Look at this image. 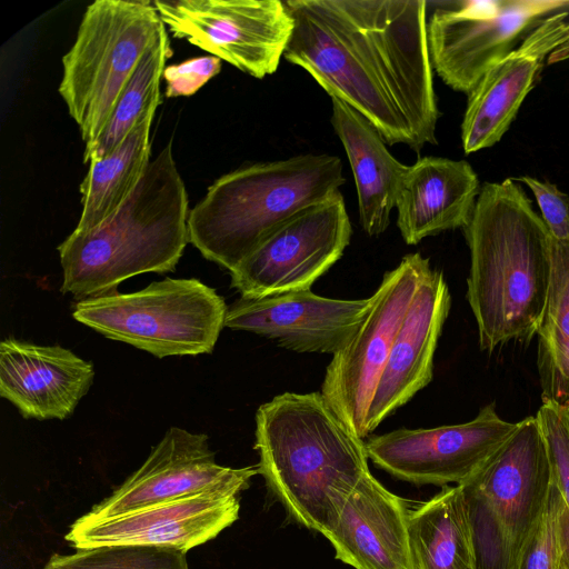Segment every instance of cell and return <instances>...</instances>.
Instances as JSON below:
<instances>
[{
	"mask_svg": "<svg viewBox=\"0 0 569 569\" xmlns=\"http://www.w3.org/2000/svg\"><path fill=\"white\" fill-rule=\"evenodd\" d=\"M284 59L361 113L390 146L436 144L440 116L426 0H287Z\"/></svg>",
	"mask_w": 569,
	"mask_h": 569,
	"instance_id": "cell-1",
	"label": "cell"
},
{
	"mask_svg": "<svg viewBox=\"0 0 569 569\" xmlns=\"http://www.w3.org/2000/svg\"><path fill=\"white\" fill-rule=\"evenodd\" d=\"M470 250L467 300L479 345L492 352L538 332L551 277L552 237L519 182H485L463 228Z\"/></svg>",
	"mask_w": 569,
	"mask_h": 569,
	"instance_id": "cell-2",
	"label": "cell"
},
{
	"mask_svg": "<svg viewBox=\"0 0 569 569\" xmlns=\"http://www.w3.org/2000/svg\"><path fill=\"white\" fill-rule=\"evenodd\" d=\"M259 473L298 523L320 533L370 472L366 443L321 392H284L256 412Z\"/></svg>",
	"mask_w": 569,
	"mask_h": 569,
	"instance_id": "cell-3",
	"label": "cell"
},
{
	"mask_svg": "<svg viewBox=\"0 0 569 569\" xmlns=\"http://www.w3.org/2000/svg\"><path fill=\"white\" fill-rule=\"evenodd\" d=\"M188 194L170 141L124 202L96 227L58 247L63 293L86 299L137 274L172 271L189 242Z\"/></svg>",
	"mask_w": 569,
	"mask_h": 569,
	"instance_id": "cell-4",
	"label": "cell"
},
{
	"mask_svg": "<svg viewBox=\"0 0 569 569\" xmlns=\"http://www.w3.org/2000/svg\"><path fill=\"white\" fill-rule=\"evenodd\" d=\"M346 182L341 159L300 154L239 168L217 179L189 212V242L232 271L279 227Z\"/></svg>",
	"mask_w": 569,
	"mask_h": 569,
	"instance_id": "cell-5",
	"label": "cell"
},
{
	"mask_svg": "<svg viewBox=\"0 0 569 569\" xmlns=\"http://www.w3.org/2000/svg\"><path fill=\"white\" fill-rule=\"evenodd\" d=\"M166 29L152 1L96 0L62 58L59 93L86 146L101 133L146 52Z\"/></svg>",
	"mask_w": 569,
	"mask_h": 569,
	"instance_id": "cell-6",
	"label": "cell"
},
{
	"mask_svg": "<svg viewBox=\"0 0 569 569\" xmlns=\"http://www.w3.org/2000/svg\"><path fill=\"white\" fill-rule=\"evenodd\" d=\"M228 307L198 279L166 278L146 288L80 299L72 316L98 333L158 358L211 353Z\"/></svg>",
	"mask_w": 569,
	"mask_h": 569,
	"instance_id": "cell-7",
	"label": "cell"
},
{
	"mask_svg": "<svg viewBox=\"0 0 569 569\" xmlns=\"http://www.w3.org/2000/svg\"><path fill=\"white\" fill-rule=\"evenodd\" d=\"M569 11L567 0H471L437 8L427 22L433 70L468 94L482 76L549 14Z\"/></svg>",
	"mask_w": 569,
	"mask_h": 569,
	"instance_id": "cell-8",
	"label": "cell"
},
{
	"mask_svg": "<svg viewBox=\"0 0 569 569\" xmlns=\"http://www.w3.org/2000/svg\"><path fill=\"white\" fill-rule=\"evenodd\" d=\"M429 268V259L416 252L386 272L366 319L327 366L320 392L361 439L368 436L369 408L393 340Z\"/></svg>",
	"mask_w": 569,
	"mask_h": 569,
	"instance_id": "cell-9",
	"label": "cell"
},
{
	"mask_svg": "<svg viewBox=\"0 0 569 569\" xmlns=\"http://www.w3.org/2000/svg\"><path fill=\"white\" fill-rule=\"evenodd\" d=\"M173 37L257 79L277 71L293 31L280 0H154Z\"/></svg>",
	"mask_w": 569,
	"mask_h": 569,
	"instance_id": "cell-10",
	"label": "cell"
},
{
	"mask_svg": "<svg viewBox=\"0 0 569 569\" xmlns=\"http://www.w3.org/2000/svg\"><path fill=\"white\" fill-rule=\"evenodd\" d=\"M351 234L343 196L336 191L261 242L230 271L231 287L244 298L310 289L342 257Z\"/></svg>",
	"mask_w": 569,
	"mask_h": 569,
	"instance_id": "cell-11",
	"label": "cell"
},
{
	"mask_svg": "<svg viewBox=\"0 0 569 569\" xmlns=\"http://www.w3.org/2000/svg\"><path fill=\"white\" fill-rule=\"evenodd\" d=\"M518 422L502 419L495 403L472 420L436 428H401L373 436L366 443L380 469L415 485L448 486L468 481L509 439Z\"/></svg>",
	"mask_w": 569,
	"mask_h": 569,
	"instance_id": "cell-12",
	"label": "cell"
},
{
	"mask_svg": "<svg viewBox=\"0 0 569 569\" xmlns=\"http://www.w3.org/2000/svg\"><path fill=\"white\" fill-rule=\"evenodd\" d=\"M259 467H224L216 461L208 436L169 428L142 466L108 498L83 515L118 516L163 501L213 490H246Z\"/></svg>",
	"mask_w": 569,
	"mask_h": 569,
	"instance_id": "cell-13",
	"label": "cell"
},
{
	"mask_svg": "<svg viewBox=\"0 0 569 569\" xmlns=\"http://www.w3.org/2000/svg\"><path fill=\"white\" fill-rule=\"evenodd\" d=\"M239 492L213 490L118 516L78 518L64 539L74 549L113 545L168 547L188 552L216 538L239 518Z\"/></svg>",
	"mask_w": 569,
	"mask_h": 569,
	"instance_id": "cell-14",
	"label": "cell"
},
{
	"mask_svg": "<svg viewBox=\"0 0 569 569\" xmlns=\"http://www.w3.org/2000/svg\"><path fill=\"white\" fill-rule=\"evenodd\" d=\"M372 298L342 300L310 289L258 298L241 297L228 307L224 327L274 340L297 352L342 349L366 319Z\"/></svg>",
	"mask_w": 569,
	"mask_h": 569,
	"instance_id": "cell-15",
	"label": "cell"
},
{
	"mask_svg": "<svg viewBox=\"0 0 569 569\" xmlns=\"http://www.w3.org/2000/svg\"><path fill=\"white\" fill-rule=\"evenodd\" d=\"M568 17L559 11L539 21L468 93L461 122L466 154L492 147L508 131L548 57L569 39Z\"/></svg>",
	"mask_w": 569,
	"mask_h": 569,
	"instance_id": "cell-16",
	"label": "cell"
},
{
	"mask_svg": "<svg viewBox=\"0 0 569 569\" xmlns=\"http://www.w3.org/2000/svg\"><path fill=\"white\" fill-rule=\"evenodd\" d=\"M553 481L546 438L537 417L529 416L465 483L485 496L522 550L547 507Z\"/></svg>",
	"mask_w": 569,
	"mask_h": 569,
	"instance_id": "cell-17",
	"label": "cell"
},
{
	"mask_svg": "<svg viewBox=\"0 0 569 569\" xmlns=\"http://www.w3.org/2000/svg\"><path fill=\"white\" fill-rule=\"evenodd\" d=\"M450 302L443 273L430 267L398 329L376 388L368 412V435L432 380L433 356Z\"/></svg>",
	"mask_w": 569,
	"mask_h": 569,
	"instance_id": "cell-18",
	"label": "cell"
},
{
	"mask_svg": "<svg viewBox=\"0 0 569 569\" xmlns=\"http://www.w3.org/2000/svg\"><path fill=\"white\" fill-rule=\"evenodd\" d=\"M93 377L91 362L61 346L13 338L0 343V396L26 419L71 416Z\"/></svg>",
	"mask_w": 569,
	"mask_h": 569,
	"instance_id": "cell-19",
	"label": "cell"
},
{
	"mask_svg": "<svg viewBox=\"0 0 569 569\" xmlns=\"http://www.w3.org/2000/svg\"><path fill=\"white\" fill-rule=\"evenodd\" d=\"M405 501L368 472L323 533L336 558L355 569H417Z\"/></svg>",
	"mask_w": 569,
	"mask_h": 569,
	"instance_id": "cell-20",
	"label": "cell"
},
{
	"mask_svg": "<svg viewBox=\"0 0 569 569\" xmlns=\"http://www.w3.org/2000/svg\"><path fill=\"white\" fill-rule=\"evenodd\" d=\"M478 174L465 160L427 156L408 166L396 209L407 244L447 230L463 229L480 192Z\"/></svg>",
	"mask_w": 569,
	"mask_h": 569,
	"instance_id": "cell-21",
	"label": "cell"
},
{
	"mask_svg": "<svg viewBox=\"0 0 569 569\" xmlns=\"http://www.w3.org/2000/svg\"><path fill=\"white\" fill-rule=\"evenodd\" d=\"M331 123L355 178L359 222L367 234L377 237L390 223L408 166L390 153L376 128L356 109L337 97H331Z\"/></svg>",
	"mask_w": 569,
	"mask_h": 569,
	"instance_id": "cell-22",
	"label": "cell"
},
{
	"mask_svg": "<svg viewBox=\"0 0 569 569\" xmlns=\"http://www.w3.org/2000/svg\"><path fill=\"white\" fill-rule=\"evenodd\" d=\"M417 569H476L471 525L460 485L445 486L409 515Z\"/></svg>",
	"mask_w": 569,
	"mask_h": 569,
	"instance_id": "cell-23",
	"label": "cell"
},
{
	"mask_svg": "<svg viewBox=\"0 0 569 569\" xmlns=\"http://www.w3.org/2000/svg\"><path fill=\"white\" fill-rule=\"evenodd\" d=\"M154 114L142 119L108 156L89 162L80 184L82 212L74 230L84 231L111 216L139 183L150 159Z\"/></svg>",
	"mask_w": 569,
	"mask_h": 569,
	"instance_id": "cell-24",
	"label": "cell"
},
{
	"mask_svg": "<svg viewBox=\"0 0 569 569\" xmlns=\"http://www.w3.org/2000/svg\"><path fill=\"white\" fill-rule=\"evenodd\" d=\"M547 302L538 329V368L542 396L569 401V239L552 238Z\"/></svg>",
	"mask_w": 569,
	"mask_h": 569,
	"instance_id": "cell-25",
	"label": "cell"
},
{
	"mask_svg": "<svg viewBox=\"0 0 569 569\" xmlns=\"http://www.w3.org/2000/svg\"><path fill=\"white\" fill-rule=\"evenodd\" d=\"M171 54L169 34L164 29L141 59L100 136L84 147V163L111 153L142 119L154 114L161 101L160 81Z\"/></svg>",
	"mask_w": 569,
	"mask_h": 569,
	"instance_id": "cell-26",
	"label": "cell"
},
{
	"mask_svg": "<svg viewBox=\"0 0 569 569\" xmlns=\"http://www.w3.org/2000/svg\"><path fill=\"white\" fill-rule=\"evenodd\" d=\"M42 569H189L186 552L157 546L113 545L52 555Z\"/></svg>",
	"mask_w": 569,
	"mask_h": 569,
	"instance_id": "cell-27",
	"label": "cell"
},
{
	"mask_svg": "<svg viewBox=\"0 0 569 569\" xmlns=\"http://www.w3.org/2000/svg\"><path fill=\"white\" fill-rule=\"evenodd\" d=\"M476 569H518L522 550L516 545L485 496L465 483Z\"/></svg>",
	"mask_w": 569,
	"mask_h": 569,
	"instance_id": "cell-28",
	"label": "cell"
},
{
	"mask_svg": "<svg viewBox=\"0 0 569 569\" xmlns=\"http://www.w3.org/2000/svg\"><path fill=\"white\" fill-rule=\"evenodd\" d=\"M563 502L555 480L547 507L522 549L518 569H559L560 516Z\"/></svg>",
	"mask_w": 569,
	"mask_h": 569,
	"instance_id": "cell-29",
	"label": "cell"
},
{
	"mask_svg": "<svg viewBox=\"0 0 569 569\" xmlns=\"http://www.w3.org/2000/svg\"><path fill=\"white\" fill-rule=\"evenodd\" d=\"M549 450L556 483L569 509V411L566 405L541 397L536 415Z\"/></svg>",
	"mask_w": 569,
	"mask_h": 569,
	"instance_id": "cell-30",
	"label": "cell"
},
{
	"mask_svg": "<svg viewBox=\"0 0 569 569\" xmlns=\"http://www.w3.org/2000/svg\"><path fill=\"white\" fill-rule=\"evenodd\" d=\"M515 179L531 190L551 237L556 240L569 239V196L547 180L530 176Z\"/></svg>",
	"mask_w": 569,
	"mask_h": 569,
	"instance_id": "cell-31",
	"label": "cell"
},
{
	"mask_svg": "<svg viewBox=\"0 0 569 569\" xmlns=\"http://www.w3.org/2000/svg\"><path fill=\"white\" fill-rule=\"evenodd\" d=\"M221 70V60L214 56H203L164 68L166 96L187 97L196 93Z\"/></svg>",
	"mask_w": 569,
	"mask_h": 569,
	"instance_id": "cell-32",
	"label": "cell"
},
{
	"mask_svg": "<svg viewBox=\"0 0 569 569\" xmlns=\"http://www.w3.org/2000/svg\"><path fill=\"white\" fill-rule=\"evenodd\" d=\"M561 558L559 569H569V509L563 502L560 516Z\"/></svg>",
	"mask_w": 569,
	"mask_h": 569,
	"instance_id": "cell-33",
	"label": "cell"
},
{
	"mask_svg": "<svg viewBox=\"0 0 569 569\" xmlns=\"http://www.w3.org/2000/svg\"><path fill=\"white\" fill-rule=\"evenodd\" d=\"M569 60V39L558 47L547 59L549 64Z\"/></svg>",
	"mask_w": 569,
	"mask_h": 569,
	"instance_id": "cell-34",
	"label": "cell"
}]
</instances>
